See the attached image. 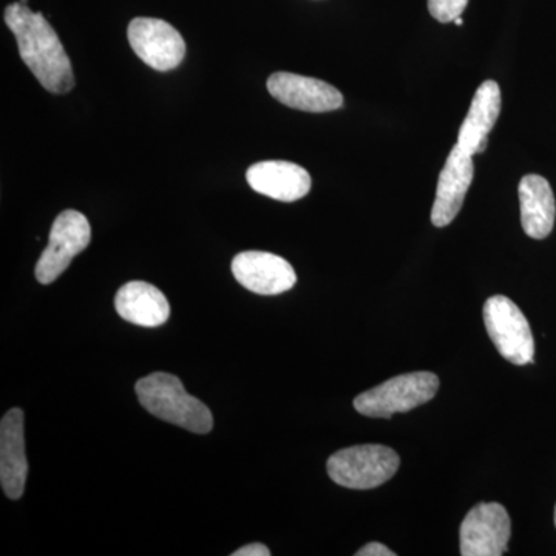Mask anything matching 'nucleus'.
Listing matches in <instances>:
<instances>
[{
    "mask_svg": "<svg viewBox=\"0 0 556 556\" xmlns=\"http://www.w3.org/2000/svg\"><path fill=\"white\" fill-rule=\"evenodd\" d=\"M455 24L463 25L464 24L463 17H457V20L455 21Z\"/></svg>",
    "mask_w": 556,
    "mask_h": 556,
    "instance_id": "obj_20",
    "label": "nucleus"
},
{
    "mask_svg": "<svg viewBox=\"0 0 556 556\" xmlns=\"http://www.w3.org/2000/svg\"><path fill=\"white\" fill-rule=\"evenodd\" d=\"M511 522L506 507L481 503L468 511L460 526V555L501 556L506 554Z\"/></svg>",
    "mask_w": 556,
    "mask_h": 556,
    "instance_id": "obj_7",
    "label": "nucleus"
},
{
    "mask_svg": "<svg viewBox=\"0 0 556 556\" xmlns=\"http://www.w3.org/2000/svg\"><path fill=\"white\" fill-rule=\"evenodd\" d=\"M484 321L501 356L514 365L532 364L535 340L517 303L504 295L490 298L484 305Z\"/></svg>",
    "mask_w": 556,
    "mask_h": 556,
    "instance_id": "obj_5",
    "label": "nucleus"
},
{
    "mask_svg": "<svg viewBox=\"0 0 556 556\" xmlns=\"http://www.w3.org/2000/svg\"><path fill=\"white\" fill-rule=\"evenodd\" d=\"M357 556H396L393 551L380 543H369L357 552Z\"/></svg>",
    "mask_w": 556,
    "mask_h": 556,
    "instance_id": "obj_18",
    "label": "nucleus"
},
{
    "mask_svg": "<svg viewBox=\"0 0 556 556\" xmlns=\"http://www.w3.org/2000/svg\"><path fill=\"white\" fill-rule=\"evenodd\" d=\"M28 477V460L25 455L24 413L10 409L0 424V482L10 500L24 495Z\"/></svg>",
    "mask_w": 556,
    "mask_h": 556,
    "instance_id": "obj_12",
    "label": "nucleus"
},
{
    "mask_svg": "<svg viewBox=\"0 0 556 556\" xmlns=\"http://www.w3.org/2000/svg\"><path fill=\"white\" fill-rule=\"evenodd\" d=\"M518 193L522 229L530 239H546L554 229L556 217L555 197L547 179L526 175L519 182Z\"/></svg>",
    "mask_w": 556,
    "mask_h": 556,
    "instance_id": "obj_16",
    "label": "nucleus"
},
{
    "mask_svg": "<svg viewBox=\"0 0 556 556\" xmlns=\"http://www.w3.org/2000/svg\"><path fill=\"white\" fill-rule=\"evenodd\" d=\"M91 240L89 219L78 211H64L54 219L49 247L43 249L35 274L39 283L50 285L67 270L72 260L79 255Z\"/></svg>",
    "mask_w": 556,
    "mask_h": 556,
    "instance_id": "obj_6",
    "label": "nucleus"
},
{
    "mask_svg": "<svg viewBox=\"0 0 556 556\" xmlns=\"http://www.w3.org/2000/svg\"><path fill=\"white\" fill-rule=\"evenodd\" d=\"M232 274L241 287L260 295L283 294L298 276L291 263L270 252L247 251L232 260Z\"/></svg>",
    "mask_w": 556,
    "mask_h": 556,
    "instance_id": "obj_9",
    "label": "nucleus"
},
{
    "mask_svg": "<svg viewBox=\"0 0 556 556\" xmlns=\"http://www.w3.org/2000/svg\"><path fill=\"white\" fill-rule=\"evenodd\" d=\"M21 3H24V5H27L28 0H20Z\"/></svg>",
    "mask_w": 556,
    "mask_h": 556,
    "instance_id": "obj_21",
    "label": "nucleus"
},
{
    "mask_svg": "<svg viewBox=\"0 0 556 556\" xmlns=\"http://www.w3.org/2000/svg\"><path fill=\"white\" fill-rule=\"evenodd\" d=\"M473 175V156L455 146L445 161L444 169L439 174L437 200L431 208L433 226L445 228L457 217Z\"/></svg>",
    "mask_w": 556,
    "mask_h": 556,
    "instance_id": "obj_11",
    "label": "nucleus"
},
{
    "mask_svg": "<svg viewBox=\"0 0 556 556\" xmlns=\"http://www.w3.org/2000/svg\"><path fill=\"white\" fill-rule=\"evenodd\" d=\"M270 551L265 544L254 543L248 544V546H243L239 548V551L233 552L232 556H269Z\"/></svg>",
    "mask_w": 556,
    "mask_h": 556,
    "instance_id": "obj_19",
    "label": "nucleus"
},
{
    "mask_svg": "<svg viewBox=\"0 0 556 556\" xmlns=\"http://www.w3.org/2000/svg\"><path fill=\"white\" fill-rule=\"evenodd\" d=\"M438 390L439 379L433 372H409L358 394L354 408L368 417H391L427 404L437 396Z\"/></svg>",
    "mask_w": 556,
    "mask_h": 556,
    "instance_id": "obj_4",
    "label": "nucleus"
},
{
    "mask_svg": "<svg viewBox=\"0 0 556 556\" xmlns=\"http://www.w3.org/2000/svg\"><path fill=\"white\" fill-rule=\"evenodd\" d=\"M401 457L386 445L367 444L339 450L329 457V478L345 489L369 490L396 475Z\"/></svg>",
    "mask_w": 556,
    "mask_h": 556,
    "instance_id": "obj_3",
    "label": "nucleus"
},
{
    "mask_svg": "<svg viewBox=\"0 0 556 556\" xmlns=\"http://www.w3.org/2000/svg\"><path fill=\"white\" fill-rule=\"evenodd\" d=\"M135 391L139 404L161 420L197 434H207L214 427L211 409L200 399L190 396L177 376L153 372L139 379Z\"/></svg>",
    "mask_w": 556,
    "mask_h": 556,
    "instance_id": "obj_2",
    "label": "nucleus"
},
{
    "mask_svg": "<svg viewBox=\"0 0 556 556\" xmlns=\"http://www.w3.org/2000/svg\"><path fill=\"white\" fill-rule=\"evenodd\" d=\"M501 89L496 80H485L478 87L468 109L467 118L457 135V148L475 156L484 152L490 131L495 127L501 113Z\"/></svg>",
    "mask_w": 556,
    "mask_h": 556,
    "instance_id": "obj_14",
    "label": "nucleus"
},
{
    "mask_svg": "<svg viewBox=\"0 0 556 556\" xmlns=\"http://www.w3.org/2000/svg\"><path fill=\"white\" fill-rule=\"evenodd\" d=\"M555 526H556V507H555Z\"/></svg>",
    "mask_w": 556,
    "mask_h": 556,
    "instance_id": "obj_22",
    "label": "nucleus"
},
{
    "mask_svg": "<svg viewBox=\"0 0 556 556\" xmlns=\"http://www.w3.org/2000/svg\"><path fill=\"white\" fill-rule=\"evenodd\" d=\"M247 179L255 192L285 203L303 199L311 190L308 170L288 161H262L252 164L247 172Z\"/></svg>",
    "mask_w": 556,
    "mask_h": 556,
    "instance_id": "obj_13",
    "label": "nucleus"
},
{
    "mask_svg": "<svg viewBox=\"0 0 556 556\" xmlns=\"http://www.w3.org/2000/svg\"><path fill=\"white\" fill-rule=\"evenodd\" d=\"M127 38L139 60L159 72L177 68L185 60V39L166 21L137 17L127 28Z\"/></svg>",
    "mask_w": 556,
    "mask_h": 556,
    "instance_id": "obj_8",
    "label": "nucleus"
},
{
    "mask_svg": "<svg viewBox=\"0 0 556 556\" xmlns=\"http://www.w3.org/2000/svg\"><path fill=\"white\" fill-rule=\"evenodd\" d=\"M268 90L288 108L309 113H325L343 105L342 93L325 80L278 72L270 75Z\"/></svg>",
    "mask_w": 556,
    "mask_h": 556,
    "instance_id": "obj_10",
    "label": "nucleus"
},
{
    "mask_svg": "<svg viewBox=\"0 0 556 556\" xmlns=\"http://www.w3.org/2000/svg\"><path fill=\"white\" fill-rule=\"evenodd\" d=\"M115 308L118 316L142 328H159L170 316L166 295L146 281H129L116 292Z\"/></svg>",
    "mask_w": 556,
    "mask_h": 556,
    "instance_id": "obj_15",
    "label": "nucleus"
},
{
    "mask_svg": "<svg viewBox=\"0 0 556 556\" xmlns=\"http://www.w3.org/2000/svg\"><path fill=\"white\" fill-rule=\"evenodd\" d=\"M467 5L468 0H428V11L442 24L455 22L457 17L463 16Z\"/></svg>",
    "mask_w": 556,
    "mask_h": 556,
    "instance_id": "obj_17",
    "label": "nucleus"
},
{
    "mask_svg": "<svg viewBox=\"0 0 556 556\" xmlns=\"http://www.w3.org/2000/svg\"><path fill=\"white\" fill-rule=\"evenodd\" d=\"M5 24L16 38L22 61L40 86L50 93L64 94L75 87V75L56 31L42 13H35L21 2L5 10Z\"/></svg>",
    "mask_w": 556,
    "mask_h": 556,
    "instance_id": "obj_1",
    "label": "nucleus"
}]
</instances>
